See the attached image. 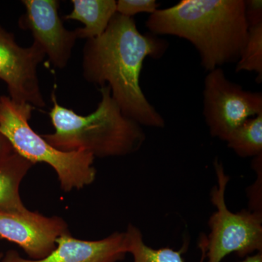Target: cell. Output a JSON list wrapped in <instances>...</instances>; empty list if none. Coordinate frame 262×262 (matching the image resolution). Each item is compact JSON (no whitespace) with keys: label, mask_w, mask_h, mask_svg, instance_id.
I'll return each instance as SVG.
<instances>
[{"label":"cell","mask_w":262,"mask_h":262,"mask_svg":"<svg viewBox=\"0 0 262 262\" xmlns=\"http://www.w3.org/2000/svg\"><path fill=\"white\" fill-rule=\"evenodd\" d=\"M34 164L16 152L0 162V209L13 212H25L20 194L22 181Z\"/></svg>","instance_id":"7c38bea8"},{"label":"cell","mask_w":262,"mask_h":262,"mask_svg":"<svg viewBox=\"0 0 262 262\" xmlns=\"http://www.w3.org/2000/svg\"><path fill=\"white\" fill-rule=\"evenodd\" d=\"M206 234H202L198 242L201 251L200 262L206 260ZM124 244L127 254L132 255L134 262H185L182 255L187 251L189 245V243L184 242L179 251L170 248L156 249L150 247L144 242L140 229L131 224L124 232Z\"/></svg>","instance_id":"4fadbf2b"},{"label":"cell","mask_w":262,"mask_h":262,"mask_svg":"<svg viewBox=\"0 0 262 262\" xmlns=\"http://www.w3.org/2000/svg\"><path fill=\"white\" fill-rule=\"evenodd\" d=\"M73 9L63 16L65 20H77L84 25L75 29L78 39H94L101 36L117 13L115 0H72Z\"/></svg>","instance_id":"8fae6325"},{"label":"cell","mask_w":262,"mask_h":262,"mask_svg":"<svg viewBox=\"0 0 262 262\" xmlns=\"http://www.w3.org/2000/svg\"><path fill=\"white\" fill-rule=\"evenodd\" d=\"M227 142L229 149L241 158L262 155V114L248 119L232 133Z\"/></svg>","instance_id":"5bb4252c"},{"label":"cell","mask_w":262,"mask_h":262,"mask_svg":"<svg viewBox=\"0 0 262 262\" xmlns=\"http://www.w3.org/2000/svg\"><path fill=\"white\" fill-rule=\"evenodd\" d=\"M159 4L155 0H119L117 1V13L133 18L141 13H154Z\"/></svg>","instance_id":"2e32d148"},{"label":"cell","mask_w":262,"mask_h":262,"mask_svg":"<svg viewBox=\"0 0 262 262\" xmlns=\"http://www.w3.org/2000/svg\"><path fill=\"white\" fill-rule=\"evenodd\" d=\"M262 155L255 157L253 160V168L257 173V179L251 187L248 188V196L249 199V208L251 211H261V180H262Z\"/></svg>","instance_id":"e0dca14e"},{"label":"cell","mask_w":262,"mask_h":262,"mask_svg":"<svg viewBox=\"0 0 262 262\" xmlns=\"http://www.w3.org/2000/svg\"><path fill=\"white\" fill-rule=\"evenodd\" d=\"M146 27L155 35L187 39L206 70L238 61L247 42L244 0H182L150 15Z\"/></svg>","instance_id":"7a4b0ae2"},{"label":"cell","mask_w":262,"mask_h":262,"mask_svg":"<svg viewBox=\"0 0 262 262\" xmlns=\"http://www.w3.org/2000/svg\"><path fill=\"white\" fill-rule=\"evenodd\" d=\"M126 255L124 232H115L97 241L75 238L69 232L56 239V248L45 258H26L15 250H9L1 262H118Z\"/></svg>","instance_id":"30bf717a"},{"label":"cell","mask_w":262,"mask_h":262,"mask_svg":"<svg viewBox=\"0 0 262 262\" xmlns=\"http://www.w3.org/2000/svg\"><path fill=\"white\" fill-rule=\"evenodd\" d=\"M248 71L257 74L256 81H262V24L249 27L247 42L236 66V72Z\"/></svg>","instance_id":"9a60e30c"},{"label":"cell","mask_w":262,"mask_h":262,"mask_svg":"<svg viewBox=\"0 0 262 262\" xmlns=\"http://www.w3.org/2000/svg\"><path fill=\"white\" fill-rule=\"evenodd\" d=\"M203 104L210 134L227 141L248 119L262 114V94L246 91L229 80L222 68H216L205 78Z\"/></svg>","instance_id":"8992f818"},{"label":"cell","mask_w":262,"mask_h":262,"mask_svg":"<svg viewBox=\"0 0 262 262\" xmlns=\"http://www.w3.org/2000/svg\"><path fill=\"white\" fill-rule=\"evenodd\" d=\"M245 15L248 27L262 24L261 0L245 1Z\"/></svg>","instance_id":"ac0fdd59"},{"label":"cell","mask_w":262,"mask_h":262,"mask_svg":"<svg viewBox=\"0 0 262 262\" xmlns=\"http://www.w3.org/2000/svg\"><path fill=\"white\" fill-rule=\"evenodd\" d=\"M213 166L217 184L212 189L211 200L216 211L208 221L211 232L206 237V262H222L233 253L244 258L262 252V213L229 211L225 192L230 178L220 160L215 159Z\"/></svg>","instance_id":"5b68a950"},{"label":"cell","mask_w":262,"mask_h":262,"mask_svg":"<svg viewBox=\"0 0 262 262\" xmlns=\"http://www.w3.org/2000/svg\"><path fill=\"white\" fill-rule=\"evenodd\" d=\"M13 146L6 137L0 132V162L14 153Z\"/></svg>","instance_id":"d6986e66"},{"label":"cell","mask_w":262,"mask_h":262,"mask_svg":"<svg viewBox=\"0 0 262 262\" xmlns=\"http://www.w3.org/2000/svg\"><path fill=\"white\" fill-rule=\"evenodd\" d=\"M99 91L97 108L86 116L61 106L52 93L49 117L54 132L42 137L57 149L85 152L94 158L126 156L137 151L146 139L142 127L122 113L108 85Z\"/></svg>","instance_id":"3957f363"},{"label":"cell","mask_w":262,"mask_h":262,"mask_svg":"<svg viewBox=\"0 0 262 262\" xmlns=\"http://www.w3.org/2000/svg\"><path fill=\"white\" fill-rule=\"evenodd\" d=\"M25 13L18 20V26L32 33L50 63L55 68H66L72 58L78 37L75 30L66 29L59 15L58 0H23Z\"/></svg>","instance_id":"ba28073f"},{"label":"cell","mask_w":262,"mask_h":262,"mask_svg":"<svg viewBox=\"0 0 262 262\" xmlns=\"http://www.w3.org/2000/svg\"><path fill=\"white\" fill-rule=\"evenodd\" d=\"M242 262H262V252L248 256Z\"/></svg>","instance_id":"ffe728a7"},{"label":"cell","mask_w":262,"mask_h":262,"mask_svg":"<svg viewBox=\"0 0 262 262\" xmlns=\"http://www.w3.org/2000/svg\"><path fill=\"white\" fill-rule=\"evenodd\" d=\"M46 57L36 43L28 48L19 46L14 34L0 25V80L6 84L12 100L46 107L37 72Z\"/></svg>","instance_id":"52a82bcc"},{"label":"cell","mask_w":262,"mask_h":262,"mask_svg":"<svg viewBox=\"0 0 262 262\" xmlns=\"http://www.w3.org/2000/svg\"><path fill=\"white\" fill-rule=\"evenodd\" d=\"M168 44L153 34H141L134 18L116 13L105 32L88 39L82 70L89 83L108 85L122 113L141 126L162 128L163 117L146 98L140 75L146 57L159 58Z\"/></svg>","instance_id":"6da1fadb"},{"label":"cell","mask_w":262,"mask_h":262,"mask_svg":"<svg viewBox=\"0 0 262 262\" xmlns=\"http://www.w3.org/2000/svg\"><path fill=\"white\" fill-rule=\"evenodd\" d=\"M69 232L68 224L58 215L0 209V238L16 244L30 259L47 256L56 248V239Z\"/></svg>","instance_id":"9c48e42d"},{"label":"cell","mask_w":262,"mask_h":262,"mask_svg":"<svg viewBox=\"0 0 262 262\" xmlns=\"http://www.w3.org/2000/svg\"><path fill=\"white\" fill-rule=\"evenodd\" d=\"M3 253L0 252V262H1L2 258H3Z\"/></svg>","instance_id":"44dd1931"},{"label":"cell","mask_w":262,"mask_h":262,"mask_svg":"<svg viewBox=\"0 0 262 262\" xmlns=\"http://www.w3.org/2000/svg\"><path fill=\"white\" fill-rule=\"evenodd\" d=\"M29 103H18L9 96H0V132L17 154L36 163L48 164L56 172L64 192L82 189L96 180L94 157L81 151L56 149L29 124L33 110Z\"/></svg>","instance_id":"277c9868"}]
</instances>
